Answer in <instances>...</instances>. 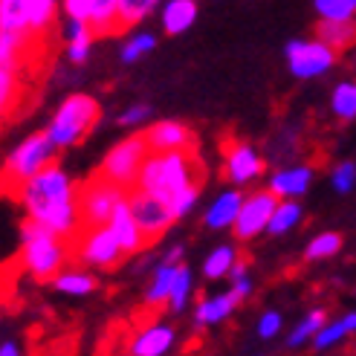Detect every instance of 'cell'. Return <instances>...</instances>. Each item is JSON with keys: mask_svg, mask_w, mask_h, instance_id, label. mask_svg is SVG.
<instances>
[{"mask_svg": "<svg viewBox=\"0 0 356 356\" xmlns=\"http://www.w3.org/2000/svg\"><path fill=\"white\" fill-rule=\"evenodd\" d=\"M21 200L26 218L47 226L64 241H73L81 232V218H79V183L67 174L64 165L49 163L44 171H38L15 191Z\"/></svg>", "mask_w": 356, "mask_h": 356, "instance_id": "6da1fadb", "label": "cell"}, {"mask_svg": "<svg viewBox=\"0 0 356 356\" xmlns=\"http://www.w3.org/2000/svg\"><path fill=\"white\" fill-rule=\"evenodd\" d=\"M194 183H200L197 156L188 151H171V154H148L136 174L134 188L145 191L168 206Z\"/></svg>", "mask_w": 356, "mask_h": 356, "instance_id": "7a4b0ae2", "label": "cell"}, {"mask_svg": "<svg viewBox=\"0 0 356 356\" xmlns=\"http://www.w3.org/2000/svg\"><path fill=\"white\" fill-rule=\"evenodd\" d=\"M70 258V246L64 238H58L56 232H49L47 226L35 223V220H24L21 226V261L24 270L38 278V281H52V275H58Z\"/></svg>", "mask_w": 356, "mask_h": 356, "instance_id": "3957f363", "label": "cell"}, {"mask_svg": "<svg viewBox=\"0 0 356 356\" xmlns=\"http://www.w3.org/2000/svg\"><path fill=\"white\" fill-rule=\"evenodd\" d=\"M99 116H102V104L93 96H87V93H70L58 104V108H56L52 119L47 122L44 134L49 136V142L58 151L61 148H73V145H79V142L96 128Z\"/></svg>", "mask_w": 356, "mask_h": 356, "instance_id": "277c9868", "label": "cell"}, {"mask_svg": "<svg viewBox=\"0 0 356 356\" xmlns=\"http://www.w3.org/2000/svg\"><path fill=\"white\" fill-rule=\"evenodd\" d=\"M58 159V148L49 142V136L44 131L29 134L24 142L9 151V156L3 159V168H0V188L17 191L26 180H32L38 171H44L49 163Z\"/></svg>", "mask_w": 356, "mask_h": 356, "instance_id": "5b68a950", "label": "cell"}, {"mask_svg": "<svg viewBox=\"0 0 356 356\" xmlns=\"http://www.w3.org/2000/svg\"><path fill=\"white\" fill-rule=\"evenodd\" d=\"M148 145H145V136L142 134H131V136H124L119 139L116 145L104 154L102 159V165H99V177H104L108 183L124 188V191H131L134 183H136V174L142 168V163H145V156H148Z\"/></svg>", "mask_w": 356, "mask_h": 356, "instance_id": "8992f818", "label": "cell"}, {"mask_svg": "<svg viewBox=\"0 0 356 356\" xmlns=\"http://www.w3.org/2000/svg\"><path fill=\"white\" fill-rule=\"evenodd\" d=\"M128 197V191L108 183L104 177H90L84 186H79V218H81V226H104L111 218V211Z\"/></svg>", "mask_w": 356, "mask_h": 356, "instance_id": "52a82bcc", "label": "cell"}, {"mask_svg": "<svg viewBox=\"0 0 356 356\" xmlns=\"http://www.w3.org/2000/svg\"><path fill=\"white\" fill-rule=\"evenodd\" d=\"M73 249L84 266H96V270H113L124 258L108 226H81V232L73 238Z\"/></svg>", "mask_w": 356, "mask_h": 356, "instance_id": "ba28073f", "label": "cell"}, {"mask_svg": "<svg viewBox=\"0 0 356 356\" xmlns=\"http://www.w3.org/2000/svg\"><path fill=\"white\" fill-rule=\"evenodd\" d=\"M284 58H287V67L296 79L310 81V79H322L325 73H330L339 56L316 38H296L284 49Z\"/></svg>", "mask_w": 356, "mask_h": 356, "instance_id": "9c48e42d", "label": "cell"}, {"mask_svg": "<svg viewBox=\"0 0 356 356\" xmlns=\"http://www.w3.org/2000/svg\"><path fill=\"white\" fill-rule=\"evenodd\" d=\"M128 209H131V218L139 229L142 241H145V246L156 243L177 223V218L171 215V209L163 200H156V197H151V194L139 191V188L128 191Z\"/></svg>", "mask_w": 356, "mask_h": 356, "instance_id": "30bf717a", "label": "cell"}, {"mask_svg": "<svg viewBox=\"0 0 356 356\" xmlns=\"http://www.w3.org/2000/svg\"><path fill=\"white\" fill-rule=\"evenodd\" d=\"M278 197L275 194H270L266 188H258V191H249L243 194V200H241V209H238V215H235V238L238 241H252L258 235L266 232V223H270V215H273V209H275Z\"/></svg>", "mask_w": 356, "mask_h": 356, "instance_id": "8fae6325", "label": "cell"}, {"mask_svg": "<svg viewBox=\"0 0 356 356\" xmlns=\"http://www.w3.org/2000/svg\"><path fill=\"white\" fill-rule=\"evenodd\" d=\"M266 163L261 159V154L249 145V142H226L223 145V177L229 180V186H249L255 183L264 174Z\"/></svg>", "mask_w": 356, "mask_h": 356, "instance_id": "7c38bea8", "label": "cell"}, {"mask_svg": "<svg viewBox=\"0 0 356 356\" xmlns=\"http://www.w3.org/2000/svg\"><path fill=\"white\" fill-rule=\"evenodd\" d=\"M151 154H171V151H194L197 148V136L183 122L174 119H159L142 134Z\"/></svg>", "mask_w": 356, "mask_h": 356, "instance_id": "4fadbf2b", "label": "cell"}, {"mask_svg": "<svg viewBox=\"0 0 356 356\" xmlns=\"http://www.w3.org/2000/svg\"><path fill=\"white\" fill-rule=\"evenodd\" d=\"M313 183V168L310 165H290V168H278L270 183H266V191L275 194L278 200H298L301 194H307Z\"/></svg>", "mask_w": 356, "mask_h": 356, "instance_id": "5bb4252c", "label": "cell"}, {"mask_svg": "<svg viewBox=\"0 0 356 356\" xmlns=\"http://www.w3.org/2000/svg\"><path fill=\"white\" fill-rule=\"evenodd\" d=\"M113 232V238H116V243H119V249L124 255H136V252H142L145 249V241H142V235H139V229H136V223H134V218H131V209H128V197H124L113 211H111V218H108V223H104Z\"/></svg>", "mask_w": 356, "mask_h": 356, "instance_id": "9a60e30c", "label": "cell"}, {"mask_svg": "<svg viewBox=\"0 0 356 356\" xmlns=\"http://www.w3.org/2000/svg\"><path fill=\"white\" fill-rule=\"evenodd\" d=\"M238 305H243L241 296L235 290H226V293H218V296H206L197 307H194V322L200 327H215L220 322H226L229 316L238 310Z\"/></svg>", "mask_w": 356, "mask_h": 356, "instance_id": "2e32d148", "label": "cell"}, {"mask_svg": "<svg viewBox=\"0 0 356 356\" xmlns=\"http://www.w3.org/2000/svg\"><path fill=\"white\" fill-rule=\"evenodd\" d=\"M174 327L163 322L142 327L131 342V356H165L174 348Z\"/></svg>", "mask_w": 356, "mask_h": 356, "instance_id": "e0dca14e", "label": "cell"}, {"mask_svg": "<svg viewBox=\"0 0 356 356\" xmlns=\"http://www.w3.org/2000/svg\"><path fill=\"white\" fill-rule=\"evenodd\" d=\"M197 0H165L163 9H159V24H163L165 35H183L197 24Z\"/></svg>", "mask_w": 356, "mask_h": 356, "instance_id": "ac0fdd59", "label": "cell"}, {"mask_svg": "<svg viewBox=\"0 0 356 356\" xmlns=\"http://www.w3.org/2000/svg\"><path fill=\"white\" fill-rule=\"evenodd\" d=\"M241 200H243V191H241V188H226V191H220L218 197L211 200V206L206 209L203 223L211 229V232H223V229H232L235 215H238V209H241Z\"/></svg>", "mask_w": 356, "mask_h": 356, "instance_id": "d6986e66", "label": "cell"}, {"mask_svg": "<svg viewBox=\"0 0 356 356\" xmlns=\"http://www.w3.org/2000/svg\"><path fill=\"white\" fill-rule=\"evenodd\" d=\"M313 38L322 41L327 49H333L336 56H342L345 49L353 47L356 26H353V21H318L313 29Z\"/></svg>", "mask_w": 356, "mask_h": 356, "instance_id": "ffe728a7", "label": "cell"}, {"mask_svg": "<svg viewBox=\"0 0 356 356\" xmlns=\"http://www.w3.org/2000/svg\"><path fill=\"white\" fill-rule=\"evenodd\" d=\"M64 35H67V58L73 64H84L87 58H90L93 44H96L90 26L81 24V21H67Z\"/></svg>", "mask_w": 356, "mask_h": 356, "instance_id": "44dd1931", "label": "cell"}, {"mask_svg": "<svg viewBox=\"0 0 356 356\" xmlns=\"http://www.w3.org/2000/svg\"><path fill=\"white\" fill-rule=\"evenodd\" d=\"M356 330V313H345L342 318H333V322H325L322 327H318V333L313 336V348L316 350H327L333 345L345 342L348 336Z\"/></svg>", "mask_w": 356, "mask_h": 356, "instance_id": "7402d4cb", "label": "cell"}, {"mask_svg": "<svg viewBox=\"0 0 356 356\" xmlns=\"http://www.w3.org/2000/svg\"><path fill=\"white\" fill-rule=\"evenodd\" d=\"M116 12H119V0H93L90 21H87L93 38H111V35H119Z\"/></svg>", "mask_w": 356, "mask_h": 356, "instance_id": "603a6c76", "label": "cell"}, {"mask_svg": "<svg viewBox=\"0 0 356 356\" xmlns=\"http://www.w3.org/2000/svg\"><path fill=\"white\" fill-rule=\"evenodd\" d=\"M301 218H305V209L298 206V200H278L270 215V223H266V235H287L301 223Z\"/></svg>", "mask_w": 356, "mask_h": 356, "instance_id": "cb8c5ba5", "label": "cell"}, {"mask_svg": "<svg viewBox=\"0 0 356 356\" xmlns=\"http://www.w3.org/2000/svg\"><path fill=\"white\" fill-rule=\"evenodd\" d=\"M159 3H163V0H119V12H116V26H119V32L145 24L148 17L159 9Z\"/></svg>", "mask_w": 356, "mask_h": 356, "instance_id": "d4e9b609", "label": "cell"}, {"mask_svg": "<svg viewBox=\"0 0 356 356\" xmlns=\"http://www.w3.org/2000/svg\"><path fill=\"white\" fill-rule=\"evenodd\" d=\"M52 287L64 296H90L96 290V278L84 270H64L58 275H52Z\"/></svg>", "mask_w": 356, "mask_h": 356, "instance_id": "484cf974", "label": "cell"}, {"mask_svg": "<svg viewBox=\"0 0 356 356\" xmlns=\"http://www.w3.org/2000/svg\"><path fill=\"white\" fill-rule=\"evenodd\" d=\"M0 32L32 35V32H29V9H26V0H0Z\"/></svg>", "mask_w": 356, "mask_h": 356, "instance_id": "4316f807", "label": "cell"}, {"mask_svg": "<svg viewBox=\"0 0 356 356\" xmlns=\"http://www.w3.org/2000/svg\"><path fill=\"white\" fill-rule=\"evenodd\" d=\"M174 273H177V264H165V261L156 264L154 278H151L148 290H145V305L148 307H163L165 301H168V290H171Z\"/></svg>", "mask_w": 356, "mask_h": 356, "instance_id": "83f0119b", "label": "cell"}, {"mask_svg": "<svg viewBox=\"0 0 356 356\" xmlns=\"http://www.w3.org/2000/svg\"><path fill=\"white\" fill-rule=\"evenodd\" d=\"M241 255H238V249L232 246V243H220V246H215L211 252L206 255V261H203V275L209 278V281H220V278H226V273L232 270V264L238 261Z\"/></svg>", "mask_w": 356, "mask_h": 356, "instance_id": "f1b7e54d", "label": "cell"}, {"mask_svg": "<svg viewBox=\"0 0 356 356\" xmlns=\"http://www.w3.org/2000/svg\"><path fill=\"white\" fill-rule=\"evenodd\" d=\"M29 35H17V32H0V70H21L24 52H26Z\"/></svg>", "mask_w": 356, "mask_h": 356, "instance_id": "f546056e", "label": "cell"}, {"mask_svg": "<svg viewBox=\"0 0 356 356\" xmlns=\"http://www.w3.org/2000/svg\"><path fill=\"white\" fill-rule=\"evenodd\" d=\"M191 290H194V275L186 264H177V273H174V281H171V290H168V301L165 305L174 310V313H183L188 298H191Z\"/></svg>", "mask_w": 356, "mask_h": 356, "instance_id": "4dcf8cb0", "label": "cell"}, {"mask_svg": "<svg viewBox=\"0 0 356 356\" xmlns=\"http://www.w3.org/2000/svg\"><path fill=\"white\" fill-rule=\"evenodd\" d=\"M330 111L339 116L342 122H353L356 119V84L350 79L339 81L330 93Z\"/></svg>", "mask_w": 356, "mask_h": 356, "instance_id": "1f68e13d", "label": "cell"}, {"mask_svg": "<svg viewBox=\"0 0 356 356\" xmlns=\"http://www.w3.org/2000/svg\"><path fill=\"white\" fill-rule=\"evenodd\" d=\"M154 49H156V35L148 32V29H139V32L131 35L128 41H124L119 58H122V64H136V61H142L145 56H151Z\"/></svg>", "mask_w": 356, "mask_h": 356, "instance_id": "d6a6232c", "label": "cell"}, {"mask_svg": "<svg viewBox=\"0 0 356 356\" xmlns=\"http://www.w3.org/2000/svg\"><path fill=\"white\" fill-rule=\"evenodd\" d=\"M342 246H345V238L339 232H322V235H316L307 249H305V258L307 261H327V258H336L342 252Z\"/></svg>", "mask_w": 356, "mask_h": 356, "instance_id": "836d02e7", "label": "cell"}, {"mask_svg": "<svg viewBox=\"0 0 356 356\" xmlns=\"http://www.w3.org/2000/svg\"><path fill=\"white\" fill-rule=\"evenodd\" d=\"M327 322V313L322 310V307H316V310H310L305 318H301V322L293 327V333L287 336V345L290 348H301L305 342H310L313 336L318 333V327H322Z\"/></svg>", "mask_w": 356, "mask_h": 356, "instance_id": "e575fe53", "label": "cell"}, {"mask_svg": "<svg viewBox=\"0 0 356 356\" xmlns=\"http://www.w3.org/2000/svg\"><path fill=\"white\" fill-rule=\"evenodd\" d=\"M61 0H26L29 9V32H47L49 24L56 21Z\"/></svg>", "mask_w": 356, "mask_h": 356, "instance_id": "d590c367", "label": "cell"}, {"mask_svg": "<svg viewBox=\"0 0 356 356\" xmlns=\"http://www.w3.org/2000/svg\"><path fill=\"white\" fill-rule=\"evenodd\" d=\"M318 21H353L356 0H313Z\"/></svg>", "mask_w": 356, "mask_h": 356, "instance_id": "8d00e7d4", "label": "cell"}, {"mask_svg": "<svg viewBox=\"0 0 356 356\" xmlns=\"http://www.w3.org/2000/svg\"><path fill=\"white\" fill-rule=\"evenodd\" d=\"M17 99H21V79L15 70H0V113L6 116Z\"/></svg>", "mask_w": 356, "mask_h": 356, "instance_id": "74e56055", "label": "cell"}, {"mask_svg": "<svg viewBox=\"0 0 356 356\" xmlns=\"http://www.w3.org/2000/svg\"><path fill=\"white\" fill-rule=\"evenodd\" d=\"M197 200H200V183H194V186H188L180 197H174L171 203H168V209H171V215L177 218V220H183V218H188L191 215V209L197 206Z\"/></svg>", "mask_w": 356, "mask_h": 356, "instance_id": "f35d334b", "label": "cell"}, {"mask_svg": "<svg viewBox=\"0 0 356 356\" xmlns=\"http://www.w3.org/2000/svg\"><path fill=\"white\" fill-rule=\"evenodd\" d=\"M330 183H333V188L339 191V194H350V191H353V183H356V165L350 163V159H345V163H339V165L333 168Z\"/></svg>", "mask_w": 356, "mask_h": 356, "instance_id": "ab89813d", "label": "cell"}, {"mask_svg": "<svg viewBox=\"0 0 356 356\" xmlns=\"http://www.w3.org/2000/svg\"><path fill=\"white\" fill-rule=\"evenodd\" d=\"M151 104H145V102H136V104H131V108H124L119 116H116V122L122 124V128H136V124H142V122H148L151 119Z\"/></svg>", "mask_w": 356, "mask_h": 356, "instance_id": "60d3db41", "label": "cell"}, {"mask_svg": "<svg viewBox=\"0 0 356 356\" xmlns=\"http://www.w3.org/2000/svg\"><path fill=\"white\" fill-rule=\"evenodd\" d=\"M281 325H284V316L278 310H266L258 318V336L261 339H273V336L281 333Z\"/></svg>", "mask_w": 356, "mask_h": 356, "instance_id": "b9f144b4", "label": "cell"}, {"mask_svg": "<svg viewBox=\"0 0 356 356\" xmlns=\"http://www.w3.org/2000/svg\"><path fill=\"white\" fill-rule=\"evenodd\" d=\"M246 275H249V264H246L243 258H238V261L232 264V270L226 273V278H229V281H241V278H246Z\"/></svg>", "mask_w": 356, "mask_h": 356, "instance_id": "7bdbcfd3", "label": "cell"}, {"mask_svg": "<svg viewBox=\"0 0 356 356\" xmlns=\"http://www.w3.org/2000/svg\"><path fill=\"white\" fill-rule=\"evenodd\" d=\"M163 261H165V264H183V246H180V243H174L168 252H165Z\"/></svg>", "mask_w": 356, "mask_h": 356, "instance_id": "ee69618b", "label": "cell"}, {"mask_svg": "<svg viewBox=\"0 0 356 356\" xmlns=\"http://www.w3.org/2000/svg\"><path fill=\"white\" fill-rule=\"evenodd\" d=\"M0 356H24V350L17 342H3L0 345Z\"/></svg>", "mask_w": 356, "mask_h": 356, "instance_id": "f6af8a7d", "label": "cell"}, {"mask_svg": "<svg viewBox=\"0 0 356 356\" xmlns=\"http://www.w3.org/2000/svg\"><path fill=\"white\" fill-rule=\"evenodd\" d=\"M0 122H3V113H0Z\"/></svg>", "mask_w": 356, "mask_h": 356, "instance_id": "bcb514c9", "label": "cell"}]
</instances>
